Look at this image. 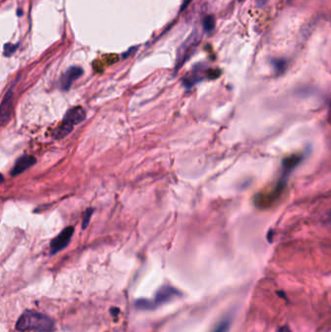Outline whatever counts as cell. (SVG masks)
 <instances>
[{"instance_id": "cell-8", "label": "cell", "mask_w": 331, "mask_h": 332, "mask_svg": "<svg viewBox=\"0 0 331 332\" xmlns=\"http://www.w3.org/2000/svg\"><path fill=\"white\" fill-rule=\"evenodd\" d=\"M35 163H36V158L33 156L24 155V156H20L16 161L11 174L12 176H18L22 172H24L25 170H27L28 168H30Z\"/></svg>"}, {"instance_id": "cell-16", "label": "cell", "mask_w": 331, "mask_h": 332, "mask_svg": "<svg viewBox=\"0 0 331 332\" xmlns=\"http://www.w3.org/2000/svg\"><path fill=\"white\" fill-rule=\"evenodd\" d=\"M239 1H243V0H239Z\"/></svg>"}, {"instance_id": "cell-12", "label": "cell", "mask_w": 331, "mask_h": 332, "mask_svg": "<svg viewBox=\"0 0 331 332\" xmlns=\"http://www.w3.org/2000/svg\"><path fill=\"white\" fill-rule=\"evenodd\" d=\"M203 27L206 31H211L215 28V19L212 16H207L203 20Z\"/></svg>"}, {"instance_id": "cell-7", "label": "cell", "mask_w": 331, "mask_h": 332, "mask_svg": "<svg viewBox=\"0 0 331 332\" xmlns=\"http://www.w3.org/2000/svg\"><path fill=\"white\" fill-rule=\"evenodd\" d=\"M13 87L10 88L7 93L5 94L4 98L1 102L0 107V119L1 124L5 125V123L9 120L12 113V107H13Z\"/></svg>"}, {"instance_id": "cell-14", "label": "cell", "mask_w": 331, "mask_h": 332, "mask_svg": "<svg viewBox=\"0 0 331 332\" xmlns=\"http://www.w3.org/2000/svg\"><path fill=\"white\" fill-rule=\"evenodd\" d=\"M255 3L257 7H263L267 3V0H255Z\"/></svg>"}, {"instance_id": "cell-11", "label": "cell", "mask_w": 331, "mask_h": 332, "mask_svg": "<svg viewBox=\"0 0 331 332\" xmlns=\"http://www.w3.org/2000/svg\"><path fill=\"white\" fill-rule=\"evenodd\" d=\"M18 47H19V44H11V43L5 44V46H4V56L5 57L12 56L16 52Z\"/></svg>"}, {"instance_id": "cell-2", "label": "cell", "mask_w": 331, "mask_h": 332, "mask_svg": "<svg viewBox=\"0 0 331 332\" xmlns=\"http://www.w3.org/2000/svg\"><path fill=\"white\" fill-rule=\"evenodd\" d=\"M86 118L85 110L80 107H72L64 115L61 124L59 125L53 133V136L56 139H61L68 135L74 128L76 124L81 123Z\"/></svg>"}, {"instance_id": "cell-10", "label": "cell", "mask_w": 331, "mask_h": 332, "mask_svg": "<svg viewBox=\"0 0 331 332\" xmlns=\"http://www.w3.org/2000/svg\"><path fill=\"white\" fill-rule=\"evenodd\" d=\"M93 213H94V209L92 208H89L88 210H86V212L84 213V216H83V221H82V228L83 229H86L90 223V220L93 216Z\"/></svg>"}, {"instance_id": "cell-4", "label": "cell", "mask_w": 331, "mask_h": 332, "mask_svg": "<svg viewBox=\"0 0 331 332\" xmlns=\"http://www.w3.org/2000/svg\"><path fill=\"white\" fill-rule=\"evenodd\" d=\"M73 234H74L73 226H67L66 228H64L55 239L52 240L50 245L51 254H58L61 250L65 249L70 243Z\"/></svg>"}, {"instance_id": "cell-15", "label": "cell", "mask_w": 331, "mask_h": 332, "mask_svg": "<svg viewBox=\"0 0 331 332\" xmlns=\"http://www.w3.org/2000/svg\"><path fill=\"white\" fill-rule=\"evenodd\" d=\"M21 15H22V11H21V10H20V9H19V10H18V16H19V17H20Z\"/></svg>"}, {"instance_id": "cell-1", "label": "cell", "mask_w": 331, "mask_h": 332, "mask_svg": "<svg viewBox=\"0 0 331 332\" xmlns=\"http://www.w3.org/2000/svg\"><path fill=\"white\" fill-rule=\"evenodd\" d=\"M16 329L22 332H51L54 329V321L45 314L26 310L17 321Z\"/></svg>"}, {"instance_id": "cell-3", "label": "cell", "mask_w": 331, "mask_h": 332, "mask_svg": "<svg viewBox=\"0 0 331 332\" xmlns=\"http://www.w3.org/2000/svg\"><path fill=\"white\" fill-rule=\"evenodd\" d=\"M181 295V293L173 287H162L156 293L153 300L138 299L135 302V307L141 310H152L156 307L169 302Z\"/></svg>"}, {"instance_id": "cell-5", "label": "cell", "mask_w": 331, "mask_h": 332, "mask_svg": "<svg viewBox=\"0 0 331 332\" xmlns=\"http://www.w3.org/2000/svg\"><path fill=\"white\" fill-rule=\"evenodd\" d=\"M84 74V70L80 66H71L69 67L62 75L59 81V89L67 92L71 89L73 83L78 80Z\"/></svg>"}, {"instance_id": "cell-6", "label": "cell", "mask_w": 331, "mask_h": 332, "mask_svg": "<svg viewBox=\"0 0 331 332\" xmlns=\"http://www.w3.org/2000/svg\"><path fill=\"white\" fill-rule=\"evenodd\" d=\"M195 40L196 38H195V34H193L191 37H189V39L186 40L179 48L177 60H176L175 72H177L183 66V64L192 56L193 50L196 46Z\"/></svg>"}, {"instance_id": "cell-13", "label": "cell", "mask_w": 331, "mask_h": 332, "mask_svg": "<svg viewBox=\"0 0 331 332\" xmlns=\"http://www.w3.org/2000/svg\"><path fill=\"white\" fill-rule=\"evenodd\" d=\"M191 2H192V0H184L183 3H182V6H181V12L184 11V10L189 6V4H190Z\"/></svg>"}, {"instance_id": "cell-9", "label": "cell", "mask_w": 331, "mask_h": 332, "mask_svg": "<svg viewBox=\"0 0 331 332\" xmlns=\"http://www.w3.org/2000/svg\"><path fill=\"white\" fill-rule=\"evenodd\" d=\"M229 327H230V321L228 319H225L220 322L212 332H227Z\"/></svg>"}]
</instances>
